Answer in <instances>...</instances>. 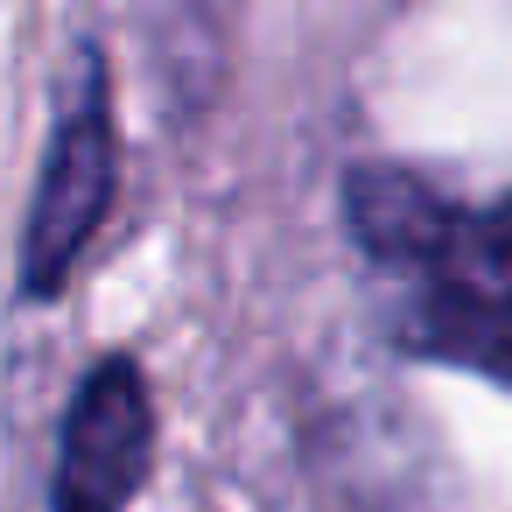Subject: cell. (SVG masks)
Instances as JSON below:
<instances>
[{"mask_svg":"<svg viewBox=\"0 0 512 512\" xmlns=\"http://www.w3.org/2000/svg\"><path fill=\"white\" fill-rule=\"evenodd\" d=\"M113 183H120V141H113L106 64H99V50H78L64 99H57L43 183H36V204L22 225V288L29 295H57L71 281L78 253L92 246L99 218L113 211Z\"/></svg>","mask_w":512,"mask_h":512,"instance_id":"cell-2","label":"cell"},{"mask_svg":"<svg viewBox=\"0 0 512 512\" xmlns=\"http://www.w3.org/2000/svg\"><path fill=\"white\" fill-rule=\"evenodd\" d=\"M148 463H155V400L134 358H106L85 372L64 414L50 512H127V498L148 484Z\"/></svg>","mask_w":512,"mask_h":512,"instance_id":"cell-3","label":"cell"},{"mask_svg":"<svg viewBox=\"0 0 512 512\" xmlns=\"http://www.w3.org/2000/svg\"><path fill=\"white\" fill-rule=\"evenodd\" d=\"M344 218L358 253L407 288L393 316L407 351L512 379V197L463 211L407 169H358Z\"/></svg>","mask_w":512,"mask_h":512,"instance_id":"cell-1","label":"cell"}]
</instances>
